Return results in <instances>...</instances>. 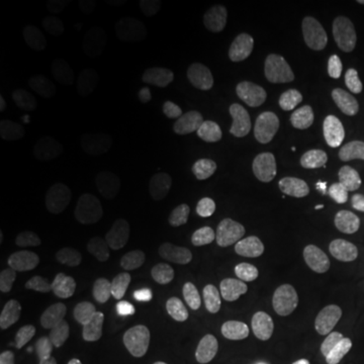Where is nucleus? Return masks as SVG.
Returning <instances> with one entry per match:
<instances>
[{
    "instance_id": "14",
    "label": "nucleus",
    "mask_w": 364,
    "mask_h": 364,
    "mask_svg": "<svg viewBox=\"0 0 364 364\" xmlns=\"http://www.w3.org/2000/svg\"><path fill=\"white\" fill-rule=\"evenodd\" d=\"M39 65L43 68L44 75L58 85L75 83L78 76V66L75 58L59 43H44L38 49Z\"/></svg>"
},
{
    "instance_id": "15",
    "label": "nucleus",
    "mask_w": 364,
    "mask_h": 364,
    "mask_svg": "<svg viewBox=\"0 0 364 364\" xmlns=\"http://www.w3.org/2000/svg\"><path fill=\"white\" fill-rule=\"evenodd\" d=\"M48 142L63 157L75 164H86L93 157V144L73 125H58L48 132Z\"/></svg>"
},
{
    "instance_id": "21",
    "label": "nucleus",
    "mask_w": 364,
    "mask_h": 364,
    "mask_svg": "<svg viewBox=\"0 0 364 364\" xmlns=\"http://www.w3.org/2000/svg\"><path fill=\"white\" fill-rule=\"evenodd\" d=\"M341 44L353 54H364V9L353 11L339 26Z\"/></svg>"
},
{
    "instance_id": "28",
    "label": "nucleus",
    "mask_w": 364,
    "mask_h": 364,
    "mask_svg": "<svg viewBox=\"0 0 364 364\" xmlns=\"http://www.w3.org/2000/svg\"><path fill=\"white\" fill-rule=\"evenodd\" d=\"M231 166H233L235 171L238 172H245L248 171L250 167L253 166V157H252V150L248 149V145H238L231 150L230 156Z\"/></svg>"
},
{
    "instance_id": "29",
    "label": "nucleus",
    "mask_w": 364,
    "mask_h": 364,
    "mask_svg": "<svg viewBox=\"0 0 364 364\" xmlns=\"http://www.w3.org/2000/svg\"><path fill=\"white\" fill-rule=\"evenodd\" d=\"M209 4H211V0H193V2L184 0V2H179V7L184 9V11H201V9H206Z\"/></svg>"
},
{
    "instance_id": "20",
    "label": "nucleus",
    "mask_w": 364,
    "mask_h": 364,
    "mask_svg": "<svg viewBox=\"0 0 364 364\" xmlns=\"http://www.w3.org/2000/svg\"><path fill=\"white\" fill-rule=\"evenodd\" d=\"M75 51L86 59H102L107 54V41L103 34L91 27H80L70 36Z\"/></svg>"
},
{
    "instance_id": "8",
    "label": "nucleus",
    "mask_w": 364,
    "mask_h": 364,
    "mask_svg": "<svg viewBox=\"0 0 364 364\" xmlns=\"http://www.w3.org/2000/svg\"><path fill=\"white\" fill-rule=\"evenodd\" d=\"M314 134L326 147L349 150L356 142V129L351 117L334 105H322L312 117Z\"/></svg>"
},
{
    "instance_id": "17",
    "label": "nucleus",
    "mask_w": 364,
    "mask_h": 364,
    "mask_svg": "<svg viewBox=\"0 0 364 364\" xmlns=\"http://www.w3.org/2000/svg\"><path fill=\"white\" fill-rule=\"evenodd\" d=\"M21 166L31 181L44 186L58 184L63 177V171L56 159L38 147L27 149L21 154Z\"/></svg>"
},
{
    "instance_id": "18",
    "label": "nucleus",
    "mask_w": 364,
    "mask_h": 364,
    "mask_svg": "<svg viewBox=\"0 0 364 364\" xmlns=\"http://www.w3.org/2000/svg\"><path fill=\"white\" fill-rule=\"evenodd\" d=\"M361 284V272L353 265H332L322 273L321 287L331 300L349 297Z\"/></svg>"
},
{
    "instance_id": "30",
    "label": "nucleus",
    "mask_w": 364,
    "mask_h": 364,
    "mask_svg": "<svg viewBox=\"0 0 364 364\" xmlns=\"http://www.w3.org/2000/svg\"><path fill=\"white\" fill-rule=\"evenodd\" d=\"M9 179H11V171H9L7 162L0 159V186H6Z\"/></svg>"
},
{
    "instance_id": "3",
    "label": "nucleus",
    "mask_w": 364,
    "mask_h": 364,
    "mask_svg": "<svg viewBox=\"0 0 364 364\" xmlns=\"http://www.w3.org/2000/svg\"><path fill=\"white\" fill-rule=\"evenodd\" d=\"M134 238L140 253L152 260H166L184 248L188 230L177 221H142L135 226Z\"/></svg>"
},
{
    "instance_id": "12",
    "label": "nucleus",
    "mask_w": 364,
    "mask_h": 364,
    "mask_svg": "<svg viewBox=\"0 0 364 364\" xmlns=\"http://www.w3.org/2000/svg\"><path fill=\"white\" fill-rule=\"evenodd\" d=\"M166 134V125L161 117L144 113L132 122L129 132V156L134 161H147L157 152Z\"/></svg>"
},
{
    "instance_id": "5",
    "label": "nucleus",
    "mask_w": 364,
    "mask_h": 364,
    "mask_svg": "<svg viewBox=\"0 0 364 364\" xmlns=\"http://www.w3.org/2000/svg\"><path fill=\"white\" fill-rule=\"evenodd\" d=\"M171 358L169 339L161 327L140 322L132 329L124 351L125 364H169Z\"/></svg>"
},
{
    "instance_id": "4",
    "label": "nucleus",
    "mask_w": 364,
    "mask_h": 364,
    "mask_svg": "<svg viewBox=\"0 0 364 364\" xmlns=\"http://www.w3.org/2000/svg\"><path fill=\"white\" fill-rule=\"evenodd\" d=\"M177 78V56L169 46H154L142 54L136 68V83L145 95L167 93Z\"/></svg>"
},
{
    "instance_id": "24",
    "label": "nucleus",
    "mask_w": 364,
    "mask_h": 364,
    "mask_svg": "<svg viewBox=\"0 0 364 364\" xmlns=\"http://www.w3.org/2000/svg\"><path fill=\"white\" fill-rule=\"evenodd\" d=\"M272 189L275 191L280 198H295L304 194V182L299 179L294 172L287 169H275L272 174Z\"/></svg>"
},
{
    "instance_id": "22",
    "label": "nucleus",
    "mask_w": 364,
    "mask_h": 364,
    "mask_svg": "<svg viewBox=\"0 0 364 364\" xmlns=\"http://www.w3.org/2000/svg\"><path fill=\"white\" fill-rule=\"evenodd\" d=\"M359 353V338L349 329H339L329 338L327 354L332 361L348 363Z\"/></svg>"
},
{
    "instance_id": "25",
    "label": "nucleus",
    "mask_w": 364,
    "mask_h": 364,
    "mask_svg": "<svg viewBox=\"0 0 364 364\" xmlns=\"http://www.w3.org/2000/svg\"><path fill=\"white\" fill-rule=\"evenodd\" d=\"M113 7H115L113 0H80L76 4V11L86 22H102Z\"/></svg>"
},
{
    "instance_id": "9",
    "label": "nucleus",
    "mask_w": 364,
    "mask_h": 364,
    "mask_svg": "<svg viewBox=\"0 0 364 364\" xmlns=\"http://www.w3.org/2000/svg\"><path fill=\"white\" fill-rule=\"evenodd\" d=\"M339 196L334 188L318 184L304 191L289 209V218L295 225H314L322 220H329L339 204Z\"/></svg>"
},
{
    "instance_id": "13",
    "label": "nucleus",
    "mask_w": 364,
    "mask_h": 364,
    "mask_svg": "<svg viewBox=\"0 0 364 364\" xmlns=\"http://www.w3.org/2000/svg\"><path fill=\"white\" fill-rule=\"evenodd\" d=\"M86 124L98 139L105 142H120L124 136V120L112 102L93 98L86 107Z\"/></svg>"
},
{
    "instance_id": "11",
    "label": "nucleus",
    "mask_w": 364,
    "mask_h": 364,
    "mask_svg": "<svg viewBox=\"0 0 364 364\" xmlns=\"http://www.w3.org/2000/svg\"><path fill=\"white\" fill-rule=\"evenodd\" d=\"M287 309V297L279 289L267 287L253 294L248 304V321L257 334H270L282 322Z\"/></svg>"
},
{
    "instance_id": "6",
    "label": "nucleus",
    "mask_w": 364,
    "mask_h": 364,
    "mask_svg": "<svg viewBox=\"0 0 364 364\" xmlns=\"http://www.w3.org/2000/svg\"><path fill=\"white\" fill-rule=\"evenodd\" d=\"M105 243L85 226H75L63 233L56 243V260L65 268H83L103 257Z\"/></svg>"
},
{
    "instance_id": "23",
    "label": "nucleus",
    "mask_w": 364,
    "mask_h": 364,
    "mask_svg": "<svg viewBox=\"0 0 364 364\" xmlns=\"http://www.w3.org/2000/svg\"><path fill=\"white\" fill-rule=\"evenodd\" d=\"M233 14L241 27H255L262 24L268 16L267 0H235Z\"/></svg>"
},
{
    "instance_id": "19",
    "label": "nucleus",
    "mask_w": 364,
    "mask_h": 364,
    "mask_svg": "<svg viewBox=\"0 0 364 364\" xmlns=\"http://www.w3.org/2000/svg\"><path fill=\"white\" fill-rule=\"evenodd\" d=\"M327 223L341 236L359 238L364 236V208L353 201H341Z\"/></svg>"
},
{
    "instance_id": "26",
    "label": "nucleus",
    "mask_w": 364,
    "mask_h": 364,
    "mask_svg": "<svg viewBox=\"0 0 364 364\" xmlns=\"http://www.w3.org/2000/svg\"><path fill=\"white\" fill-rule=\"evenodd\" d=\"M317 348L311 339H304L300 343L294 344L285 356L282 358L280 364H314L316 359Z\"/></svg>"
},
{
    "instance_id": "27",
    "label": "nucleus",
    "mask_w": 364,
    "mask_h": 364,
    "mask_svg": "<svg viewBox=\"0 0 364 364\" xmlns=\"http://www.w3.org/2000/svg\"><path fill=\"white\" fill-rule=\"evenodd\" d=\"M130 11L136 21L150 24L152 21H156L159 11H161V4L157 0H132Z\"/></svg>"
},
{
    "instance_id": "16",
    "label": "nucleus",
    "mask_w": 364,
    "mask_h": 364,
    "mask_svg": "<svg viewBox=\"0 0 364 364\" xmlns=\"http://www.w3.org/2000/svg\"><path fill=\"white\" fill-rule=\"evenodd\" d=\"M0 228L7 235H29L41 228L39 211L17 199L0 203Z\"/></svg>"
},
{
    "instance_id": "7",
    "label": "nucleus",
    "mask_w": 364,
    "mask_h": 364,
    "mask_svg": "<svg viewBox=\"0 0 364 364\" xmlns=\"http://www.w3.org/2000/svg\"><path fill=\"white\" fill-rule=\"evenodd\" d=\"M159 307L172 329L188 332L201 314V299L189 287L169 285L159 295Z\"/></svg>"
},
{
    "instance_id": "2",
    "label": "nucleus",
    "mask_w": 364,
    "mask_h": 364,
    "mask_svg": "<svg viewBox=\"0 0 364 364\" xmlns=\"http://www.w3.org/2000/svg\"><path fill=\"white\" fill-rule=\"evenodd\" d=\"M120 322L107 306H91L81 314L76 324V346L85 356L98 358L115 343Z\"/></svg>"
},
{
    "instance_id": "10",
    "label": "nucleus",
    "mask_w": 364,
    "mask_h": 364,
    "mask_svg": "<svg viewBox=\"0 0 364 364\" xmlns=\"http://www.w3.org/2000/svg\"><path fill=\"white\" fill-rule=\"evenodd\" d=\"M289 132L290 122L280 113L270 112L247 113L236 127V134L240 139L268 145V147L280 144L289 135Z\"/></svg>"
},
{
    "instance_id": "1",
    "label": "nucleus",
    "mask_w": 364,
    "mask_h": 364,
    "mask_svg": "<svg viewBox=\"0 0 364 364\" xmlns=\"http://www.w3.org/2000/svg\"><path fill=\"white\" fill-rule=\"evenodd\" d=\"M191 51L199 66L211 71L235 70L245 61V49L241 41L230 31L218 29V27L203 31L196 36L191 41Z\"/></svg>"
}]
</instances>
